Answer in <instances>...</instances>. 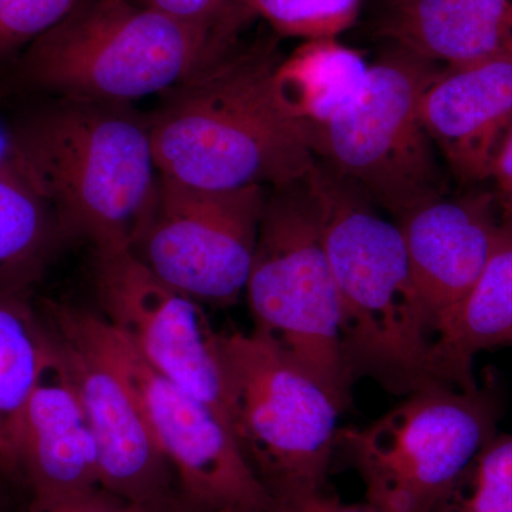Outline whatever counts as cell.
<instances>
[{
  "mask_svg": "<svg viewBox=\"0 0 512 512\" xmlns=\"http://www.w3.org/2000/svg\"><path fill=\"white\" fill-rule=\"evenodd\" d=\"M271 43L229 47L174 87L148 120L158 171L204 190L302 180L318 164L308 131L285 110Z\"/></svg>",
  "mask_w": 512,
  "mask_h": 512,
  "instance_id": "cell-1",
  "label": "cell"
},
{
  "mask_svg": "<svg viewBox=\"0 0 512 512\" xmlns=\"http://www.w3.org/2000/svg\"><path fill=\"white\" fill-rule=\"evenodd\" d=\"M318 168L325 197L323 241L338 289L343 357L353 382L369 377L403 397L443 384L436 370V330L399 225L319 161Z\"/></svg>",
  "mask_w": 512,
  "mask_h": 512,
  "instance_id": "cell-2",
  "label": "cell"
},
{
  "mask_svg": "<svg viewBox=\"0 0 512 512\" xmlns=\"http://www.w3.org/2000/svg\"><path fill=\"white\" fill-rule=\"evenodd\" d=\"M15 140L64 235L94 251H134L160 183L148 121L124 104L64 99L16 126Z\"/></svg>",
  "mask_w": 512,
  "mask_h": 512,
  "instance_id": "cell-3",
  "label": "cell"
},
{
  "mask_svg": "<svg viewBox=\"0 0 512 512\" xmlns=\"http://www.w3.org/2000/svg\"><path fill=\"white\" fill-rule=\"evenodd\" d=\"M323 227L318 164L302 180L269 188L245 293L255 332L309 373L343 412L355 382L343 357L338 289Z\"/></svg>",
  "mask_w": 512,
  "mask_h": 512,
  "instance_id": "cell-4",
  "label": "cell"
},
{
  "mask_svg": "<svg viewBox=\"0 0 512 512\" xmlns=\"http://www.w3.org/2000/svg\"><path fill=\"white\" fill-rule=\"evenodd\" d=\"M229 47L137 0H83L30 43L22 70L64 99L126 104L173 90Z\"/></svg>",
  "mask_w": 512,
  "mask_h": 512,
  "instance_id": "cell-5",
  "label": "cell"
},
{
  "mask_svg": "<svg viewBox=\"0 0 512 512\" xmlns=\"http://www.w3.org/2000/svg\"><path fill=\"white\" fill-rule=\"evenodd\" d=\"M229 429L276 508L328 488L342 410L261 333L221 332Z\"/></svg>",
  "mask_w": 512,
  "mask_h": 512,
  "instance_id": "cell-6",
  "label": "cell"
},
{
  "mask_svg": "<svg viewBox=\"0 0 512 512\" xmlns=\"http://www.w3.org/2000/svg\"><path fill=\"white\" fill-rule=\"evenodd\" d=\"M443 67L393 46L367 67L355 96L309 130L329 171L400 218L450 194L421 101Z\"/></svg>",
  "mask_w": 512,
  "mask_h": 512,
  "instance_id": "cell-7",
  "label": "cell"
},
{
  "mask_svg": "<svg viewBox=\"0 0 512 512\" xmlns=\"http://www.w3.org/2000/svg\"><path fill=\"white\" fill-rule=\"evenodd\" d=\"M501 413V387L487 370L473 389L434 384L366 426L342 427L336 454L359 473L377 511L433 512L498 433Z\"/></svg>",
  "mask_w": 512,
  "mask_h": 512,
  "instance_id": "cell-8",
  "label": "cell"
},
{
  "mask_svg": "<svg viewBox=\"0 0 512 512\" xmlns=\"http://www.w3.org/2000/svg\"><path fill=\"white\" fill-rule=\"evenodd\" d=\"M53 333L103 359L126 383L177 476L180 493L202 512H278L225 420L210 404L157 372L99 313L50 302Z\"/></svg>",
  "mask_w": 512,
  "mask_h": 512,
  "instance_id": "cell-9",
  "label": "cell"
},
{
  "mask_svg": "<svg viewBox=\"0 0 512 512\" xmlns=\"http://www.w3.org/2000/svg\"><path fill=\"white\" fill-rule=\"evenodd\" d=\"M269 188L204 190L160 175L156 204L134 248L168 285L200 303L245 293Z\"/></svg>",
  "mask_w": 512,
  "mask_h": 512,
  "instance_id": "cell-10",
  "label": "cell"
},
{
  "mask_svg": "<svg viewBox=\"0 0 512 512\" xmlns=\"http://www.w3.org/2000/svg\"><path fill=\"white\" fill-rule=\"evenodd\" d=\"M94 286L101 316L157 372L210 404L228 424L220 333L202 303L158 278L128 249L96 251Z\"/></svg>",
  "mask_w": 512,
  "mask_h": 512,
  "instance_id": "cell-11",
  "label": "cell"
},
{
  "mask_svg": "<svg viewBox=\"0 0 512 512\" xmlns=\"http://www.w3.org/2000/svg\"><path fill=\"white\" fill-rule=\"evenodd\" d=\"M50 333L72 373L92 427L101 488L130 504L177 494L180 488L173 467L126 383L89 349Z\"/></svg>",
  "mask_w": 512,
  "mask_h": 512,
  "instance_id": "cell-12",
  "label": "cell"
},
{
  "mask_svg": "<svg viewBox=\"0 0 512 512\" xmlns=\"http://www.w3.org/2000/svg\"><path fill=\"white\" fill-rule=\"evenodd\" d=\"M503 221L495 191L448 194L397 218L436 336L480 278Z\"/></svg>",
  "mask_w": 512,
  "mask_h": 512,
  "instance_id": "cell-13",
  "label": "cell"
},
{
  "mask_svg": "<svg viewBox=\"0 0 512 512\" xmlns=\"http://www.w3.org/2000/svg\"><path fill=\"white\" fill-rule=\"evenodd\" d=\"M20 463L22 478L32 488L33 510L69 503L101 488L92 427L52 333L26 407Z\"/></svg>",
  "mask_w": 512,
  "mask_h": 512,
  "instance_id": "cell-14",
  "label": "cell"
},
{
  "mask_svg": "<svg viewBox=\"0 0 512 512\" xmlns=\"http://www.w3.org/2000/svg\"><path fill=\"white\" fill-rule=\"evenodd\" d=\"M421 116L461 183L490 181L494 158L512 124V50L441 70L424 94Z\"/></svg>",
  "mask_w": 512,
  "mask_h": 512,
  "instance_id": "cell-15",
  "label": "cell"
},
{
  "mask_svg": "<svg viewBox=\"0 0 512 512\" xmlns=\"http://www.w3.org/2000/svg\"><path fill=\"white\" fill-rule=\"evenodd\" d=\"M380 36L443 69L512 50V0H393Z\"/></svg>",
  "mask_w": 512,
  "mask_h": 512,
  "instance_id": "cell-16",
  "label": "cell"
},
{
  "mask_svg": "<svg viewBox=\"0 0 512 512\" xmlns=\"http://www.w3.org/2000/svg\"><path fill=\"white\" fill-rule=\"evenodd\" d=\"M512 342V212L504 221L493 254L471 291L440 326L436 370L440 382L473 389L474 359L484 350Z\"/></svg>",
  "mask_w": 512,
  "mask_h": 512,
  "instance_id": "cell-17",
  "label": "cell"
},
{
  "mask_svg": "<svg viewBox=\"0 0 512 512\" xmlns=\"http://www.w3.org/2000/svg\"><path fill=\"white\" fill-rule=\"evenodd\" d=\"M50 332L26 293L0 295V474L22 477L20 448L30 394L45 362Z\"/></svg>",
  "mask_w": 512,
  "mask_h": 512,
  "instance_id": "cell-18",
  "label": "cell"
},
{
  "mask_svg": "<svg viewBox=\"0 0 512 512\" xmlns=\"http://www.w3.org/2000/svg\"><path fill=\"white\" fill-rule=\"evenodd\" d=\"M367 67L360 53L335 39L308 40L276 66V94L309 136L311 128L328 120L355 96Z\"/></svg>",
  "mask_w": 512,
  "mask_h": 512,
  "instance_id": "cell-19",
  "label": "cell"
},
{
  "mask_svg": "<svg viewBox=\"0 0 512 512\" xmlns=\"http://www.w3.org/2000/svg\"><path fill=\"white\" fill-rule=\"evenodd\" d=\"M63 235L55 211L35 185L0 174V295L26 293Z\"/></svg>",
  "mask_w": 512,
  "mask_h": 512,
  "instance_id": "cell-20",
  "label": "cell"
},
{
  "mask_svg": "<svg viewBox=\"0 0 512 512\" xmlns=\"http://www.w3.org/2000/svg\"><path fill=\"white\" fill-rule=\"evenodd\" d=\"M433 512H512V434H495Z\"/></svg>",
  "mask_w": 512,
  "mask_h": 512,
  "instance_id": "cell-21",
  "label": "cell"
},
{
  "mask_svg": "<svg viewBox=\"0 0 512 512\" xmlns=\"http://www.w3.org/2000/svg\"><path fill=\"white\" fill-rule=\"evenodd\" d=\"M360 0H239L238 16L265 20L276 33L298 39H335L359 15Z\"/></svg>",
  "mask_w": 512,
  "mask_h": 512,
  "instance_id": "cell-22",
  "label": "cell"
},
{
  "mask_svg": "<svg viewBox=\"0 0 512 512\" xmlns=\"http://www.w3.org/2000/svg\"><path fill=\"white\" fill-rule=\"evenodd\" d=\"M83 0H0V56L29 46Z\"/></svg>",
  "mask_w": 512,
  "mask_h": 512,
  "instance_id": "cell-23",
  "label": "cell"
},
{
  "mask_svg": "<svg viewBox=\"0 0 512 512\" xmlns=\"http://www.w3.org/2000/svg\"><path fill=\"white\" fill-rule=\"evenodd\" d=\"M184 25L210 32L232 43L241 28L238 16L239 0H137Z\"/></svg>",
  "mask_w": 512,
  "mask_h": 512,
  "instance_id": "cell-24",
  "label": "cell"
},
{
  "mask_svg": "<svg viewBox=\"0 0 512 512\" xmlns=\"http://www.w3.org/2000/svg\"><path fill=\"white\" fill-rule=\"evenodd\" d=\"M490 181L504 211L512 212V124L501 141L491 168Z\"/></svg>",
  "mask_w": 512,
  "mask_h": 512,
  "instance_id": "cell-25",
  "label": "cell"
},
{
  "mask_svg": "<svg viewBox=\"0 0 512 512\" xmlns=\"http://www.w3.org/2000/svg\"><path fill=\"white\" fill-rule=\"evenodd\" d=\"M133 504L121 500L109 493V491L100 490L86 495V497L77 498V500L69 501L56 505V507L45 508V510H33L30 508L29 512H130Z\"/></svg>",
  "mask_w": 512,
  "mask_h": 512,
  "instance_id": "cell-26",
  "label": "cell"
},
{
  "mask_svg": "<svg viewBox=\"0 0 512 512\" xmlns=\"http://www.w3.org/2000/svg\"><path fill=\"white\" fill-rule=\"evenodd\" d=\"M278 512H379L369 503H343L336 495L330 494L328 488L296 503L284 505Z\"/></svg>",
  "mask_w": 512,
  "mask_h": 512,
  "instance_id": "cell-27",
  "label": "cell"
},
{
  "mask_svg": "<svg viewBox=\"0 0 512 512\" xmlns=\"http://www.w3.org/2000/svg\"><path fill=\"white\" fill-rule=\"evenodd\" d=\"M130 512H202L194 507L178 491L177 494L170 495V497L163 498V500L151 501V503L133 504Z\"/></svg>",
  "mask_w": 512,
  "mask_h": 512,
  "instance_id": "cell-28",
  "label": "cell"
},
{
  "mask_svg": "<svg viewBox=\"0 0 512 512\" xmlns=\"http://www.w3.org/2000/svg\"><path fill=\"white\" fill-rule=\"evenodd\" d=\"M215 512H241V511H234V510H224V511H215Z\"/></svg>",
  "mask_w": 512,
  "mask_h": 512,
  "instance_id": "cell-29",
  "label": "cell"
},
{
  "mask_svg": "<svg viewBox=\"0 0 512 512\" xmlns=\"http://www.w3.org/2000/svg\"><path fill=\"white\" fill-rule=\"evenodd\" d=\"M510 348H512V342H511Z\"/></svg>",
  "mask_w": 512,
  "mask_h": 512,
  "instance_id": "cell-30",
  "label": "cell"
}]
</instances>
